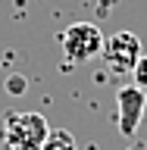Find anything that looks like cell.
Segmentation results:
<instances>
[{"label": "cell", "mask_w": 147, "mask_h": 150, "mask_svg": "<svg viewBox=\"0 0 147 150\" xmlns=\"http://www.w3.org/2000/svg\"><path fill=\"white\" fill-rule=\"evenodd\" d=\"M50 134V125L41 112H9L0 128V141L6 150H41Z\"/></svg>", "instance_id": "1"}, {"label": "cell", "mask_w": 147, "mask_h": 150, "mask_svg": "<svg viewBox=\"0 0 147 150\" xmlns=\"http://www.w3.org/2000/svg\"><path fill=\"white\" fill-rule=\"evenodd\" d=\"M103 41L107 38L94 22H72L69 28L60 31V47L69 63H88L94 56H100Z\"/></svg>", "instance_id": "2"}, {"label": "cell", "mask_w": 147, "mask_h": 150, "mask_svg": "<svg viewBox=\"0 0 147 150\" xmlns=\"http://www.w3.org/2000/svg\"><path fill=\"white\" fill-rule=\"evenodd\" d=\"M103 63H107V69L116 75H131V69H135V63L141 59V38L131 35V31H116L113 38H107L103 41Z\"/></svg>", "instance_id": "3"}, {"label": "cell", "mask_w": 147, "mask_h": 150, "mask_svg": "<svg viewBox=\"0 0 147 150\" xmlns=\"http://www.w3.org/2000/svg\"><path fill=\"white\" fill-rule=\"evenodd\" d=\"M147 110V91L138 84H125L116 94V119H119V131L125 138H135L141 128V119H144Z\"/></svg>", "instance_id": "4"}, {"label": "cell", "mask_w": 147, "mask_h": 150, "mask_svg": "<svg viewBox=\"0 0 147 150\" xmlns=\"http://www.w3.org/2000/svg\"><path fill=\"white\" fill-rule=\"evenodd\" d=\"M41 150H78V144H75L72 131H66V128H50V134H47V141L41 144Z\"/></svg>", "instance_id": "5"}, {"label": "cell", "mask_w": 147, "mask_h": 150, "mask_svg": "<svg viewBox=\"0 0 147 150\" xmlns=\"http://www.w3.org/2000/svg\"><path fill=\"white\" fill-rule=\"evenodd\" d=\"M131 78H135V84H138V88H144V91H147V53H141V59L135 63Z\"/></svg>", "instance_id": "6"}, {"label": "cell", "mask_w": 147, "mask_h": 150, "mask_svg": "<svg viewBox=\"0 0 147 150\" xmlns=\"http://www.w3.org/2000/svg\"><path fill=\"white\" fill-rule=\"evenodd\" d=\"M6 91L9 94H22L25 91V78H22V75H9L6 78Z\"/></svg>", "instance_id": "7"}]
</instances>
